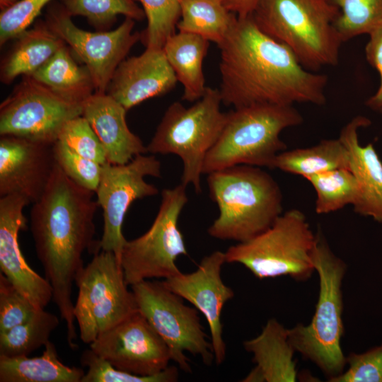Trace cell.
<instances>
[{
	"instance_id": "1",
	"label": "cell",
	"mask_w": 382,
	"mask_h": 382,
	"mask_svg": "<svg viewBox=\"0 0 382 382\" xmlns=\"http://www.w3.org/2000/svg\"><path fill=\"white\" fill-rule=\"evenodd\" d=\"M218 47L225 105L325 103L328 76L305 69L289 47L257 27L251 13L237 16Z\"/></svg>"
},
{
	"instance_id": "2",
	"label": "cell",
	"mask_w": 382,
	"mask_h": 382,
	"mask_svg": "<svg viewBox=\"0 0 382 382\" xmlns=\"http://www.w3.org/2000/svg\"><path fill=\"white\" fill-rule=\"evenodd\" d=\"M95 192L75 183L55 163L41 197L33 203L30 228L37 257L52 288V300L65 322L69 347L77 334L71 300L73 284L84 267L83 254L94 248Z\"/></svg>"
},
{
	"instance_id": "3",
	"label": "cell",
	"mask_w": 382,
	"mask_h": 382,
	"mask_svg": "<svg viewBox=\"0 0 382 382\" xmlns=\"http://www.w3.org/2000/svg\"><path fill=\"white\" fill-rule=\"evenodd\" d=\"M210 197L219 215L207 229L212 238L247 241L268 228L282 214V193L260 167L237 165L207 174Z\"/></svg>"
},
{
	"instance_id": "4",
	"label": "cell",
	"mask_w": 382,
	"mask_h": 382,
	"mask_svg": "<svg viewBox=\"0 0 382 382\" xmlns=\"http://www.w3.org/2000/svg\"><path fill=\"white\" fill-rule=\"evenodd\" d=\"M251 14L307 70L338 64L342 42L335 28L338 9L330 0H260Z\"/></svg>"
},
{
	"instance_id": "5",
	"label": "cell",
	"mask_w": 382,
	"mask_h": 382,
	"mask_svg": "<svg viewBox=\"0 0 382 382\" xmlns=\"http://www.w3.org/2000/svg\"><path fill=\"white\" fill-rule=\"evenodd\" d=\"M314 264L319 278L314 314L308 324L288 328V337L296 352L314 364L329 381L347 365L341 340L345 330L342 286L347 266L320 233L317 235Z\"/></svg>"
},
{
	"instance_id": "6",
	"label": "cell",
	"mask_w": 382,
	"mask_h": 382,
	"mask_svg": "<svg viewBox=\"0 0 382 382\" xmlns=\"http://www.w3.org/2000/svg\"><path fill=\"white\" fill-rule=\"evenodd\" d=\"M301 113L294 105H253L227 112L226 123L204 161L203 174L237 165L272 168L286 145L281 132L301 125Z\"/></svg>"
},
{
	"instance_id": "7",
	"label": "cell",
	"mask_w": 382,
	"mask_h": 382,
	"mask_svg": "<svg viewBox=\"0 0 382 382\" xmlns=\"http://www.w3.org/2000/svg\"><path fill=\"white\" fill-rule=\"evenodd\" d=\"M219 89L207 87L192 106L174 102L166 110L146 146L153 154H175L183 162L181 183L202 192L201 175L205 158L216 142L226 123L227 112L221 110Z\"/></svg>"
},
{
	"instance_id": "8",
	"label": "cell",
	"mask_w": 382,
	"mask_h": 382,
	"mask_svg": "<svg viewBox=\"0 0 382 382\" xmlns=\"http://www.w3.org/2000/svg\"><path fill=\"white\" fill-rule=\"evenodd\" d=\"M316 242L305 214L293 209L254 238L230 246L226 261L242 265L260 279L288 276L304 282L316 272Z\"/></svg>"
},
{
	"instance_id": "9",
	"label": "cell",
	"mask_w": 382,
	"mask_h": 382,
	"mask_svg": "<svg viewBox=\"0 0 382 382\" xmlns=\"http://www.w3.org/2000/svg\"><path fill=\"white\" fill-rule=\"evenodd\" d=\"M79 293L74 314L81 341L93 342L100 334L138 312L127 289L121 264L112 252L100 250L77 274Z\"/></svg>"
},
{
	"instance_id": "10",
	"label": "cell",
	"mask_w": 382,
	"mask_h": 382,
	"mask_svg": "<svg viewBox=\"0 0 382 382\" xmlns=\"http://www.w3.org/2000/svg\"><path fill=\"white\" fill-rule=\"evenodd\" d=\"M186 187L180 183L161 192L158 212L149 230L125 243L121 266L128 286L143 280L174 277L180 270L175 263L187 251L178 227L182 210L188 201Z\"/></svg>"
},
{
	"instance_id": "11",
	"label": "cell",
	"mask_w": 382,
	"mask_h": 382,
	"mask_svg": "<svg viewBox=\"0 0 382 382\" xmlns=\"http://www.w3.org/2000/svg\"><path fill=\"white\" fill-rule=\"evenodd\" d=\"M130 286L139 312L166 343L172 361L180 369L192 372L185 352L199 357L207 366L212 364V346L200 323L197 308L186 306L184 299L163 281L146 279Z\"/></svg>"
},
{
	"instance_id": "12",
	"label": "cell",
	"mask_w": 382,
	"mask_h": 382,
	"mask_svg": "<svg viewBox=\"0 0 382 382\" xmlns=\"http://www.w3.org/2000/svg\"><path fill=\"white\" fill-rule=\"evenodd\" d=\"M146 176L161 177V165L154 156L141 154L125 164L102 165V172L96 191L97 202L103 210V230L96 242L94 253L99 250L112 252L121 264L127 242L122 232L125 216L131 204L139 199L158 193V189L145 180Z\"/></svg>"
},
{
	"instance_id": "13",
	"label": "cell",
	"mask_w": 382,
	"mask_h": 382,
	"mask_svg": "<svg viewBox=\"0 0 382 382\" xmlns=\"http://www.w3.org/2000/svg\"><path fill=\"white\" fill-rule=\"evenodd\" d=\"M83 103L69 100L32 76H24L0 105V135L54 144Z\"/></svg>"
},
{
	"instance_id": "14",
	"label": "cell",
	"mask_w": 382,
	"mask_h": 382,
	"mask_svg": "<svg viewBox=\"0 0 382 382\" xmlns=\"http://www.w3.org/2000/svg\"><path fill=\"white\" fill-rule=\"evenodd\" d=\"M45 21L87 67L96 93H106L117 67L141 39V33L132 31L135 21L127 17L113 30L90 32L81 29L61 3L50 4Z\"/></svg>"
},
{
	"instance_id": "15",
	"label": "cell",
	"mask_w": 382,
	"mask_h": 382,
	"mask_svg": "<svg viewBox=\"0 0 382 382\" xmlns=\"http://www.w3.org/2000/svg\"><path fill=\"white\" fill-rule=\"evenodd\" d=\"M90 348L114 367L138 376L158 374L172 360L166 343L139 311L100 334Z\"/></svg>"
},
{
	"instance_id": "16",
	"label": "cell",
	"mask_w": 382,
	"mask_h": 382,
	"mask_svg": "<svg viewBox=\"0 0 382 382\" xmlns=\"http://www.w3.org/2000/svg\"><path fill=\"white\" fill-rule=\"evenodd\" d=\"M226 262L225 252L216 250L204 256L195 271L190 273L181 272L163 280L168 289L190 302L204 316L217 365L222 364L226 356L221 311L226 303L235 295L221 278V268Z\"/></svg>"
},
{
	"instance_id": "17",
	"label": "cell",
	"mask_w": 382,
	"mask_h": 382,
	"mask_svg": "<svg viewBox=\"0 0 382 382\" xmlns=\"http://www.w3.org/2000/svg\"><path fill=\"white\" fill-rule=\"evenodd\" d=\"M53 144L1 136L0 197L18 194L31 204L39 199L56 163Z\"/></svg>"
},
{
	"instance_id": "18",
	"label": "cell",
	"mask_w": 382,
	"mask_h": 382,
	"mask_svg": "<svg viewBox=\"0 0 382 382\" xmlns=\"http://www.w3.org/2000/svg\"><path fill=\"white\" fill-rule=\"evenodd\" d=\"M29 204L18 194L0 197V269L37 308H45L52 300V286L28 265L18 243L19 232L27 228L23 209Z\"/></svg>"
},
{
	"instance_id": "19",
	"label": "cell",
	"mask_w": 382,
	"mask_h": 382,
	"mask_svg": "<svg viewBox=\"0 0 382 382\" xmlns=\"http://www.w3.org/2000/svg\"><path fill=\"white\" fill-rule=\"evenodd\" d=\"M177 82L163 48L146 47L140 55L121 62L106 93L128 111L143 101L168 93Z\"/></svg>"
},
{
	"instance_id": "20",
	"label": "cell",
	"mask_w": 382,
	"mask_h": 382,
	"mask_svg": "<svg viewBox=\"0 0 382 382\" xmlns=\"http://www.w3.org/2000/svg\"><path fill=\"white\" fill-rule=\"evenodd\" d=\"M127 110L106 93H94L83 106L82 115L98 137L106 153L107 161L125 164L147 152L141 139L128 127Z\"/></svg>"
},
{
	"instance_id": "21",
	"label": "cell",
	"mask_w": 382,
	"mask_h": 382,
	"mask_svg": "<svg viewBox=\"0 0 382 382\" xmlns=\"http://www.w3.org/2000/svg\"><path fill=\"white\" fill-rule=\"evenodd\" d=\"M370 125L366 117L356 116L342 129L339 138L349 151V169L359 184L354 212L382 224V161L372 144L362 146L359 140V129Z\"/></svg>"
},
{
	"instance_id": "22",
	"label": "cell",
	"mask_w": 382,
	"mask_h": 382,
	"mask_svg": "<svg viewBox=\"0 0 382 382\" xmlns=\"http://www.w3.org/2000/svg\"><path fill=\"white\" fill-rule=\"evenodd\" d=\"M287 329L277 319L270 318L257 336L243 342L266 382L296 381V351L289 340Z\"/></svg>"
},
{
	"instance_id": "23",
	"label": "cell",
	"mask_w": 382,
	"mask_h": 382,
	"mask_svg": "<svg viewBox=\"0 0 382 382\" xmlns=\"http://www.w3.org/2000/svg\"><path fill=\"white\" fill-rule=\"evenodd\" d=\"M1 64L0 78L11 83L19 76H32L66 43L46 24L38 21L16 38Z\"/></svg>"
},
{
	"instance_id": "24",
	"label": "cell",
	"mask_w": 382,
	"mask_h": 382,
	"mask_svg": "<svg viewBox=\"0 0 382 382\" xmlns=\"http://www.w3.org/2000/svg\"><path fill=\"white\" fill-rule=\"evenodd\" d=\"M209 46V41L204 37L179 31L169 37L163 47L178 81L183 85L185 100L197 101L207 90L203 61Z\"/></svg>"
},
{
	"instance_id": "25",
	"label": "cell",
	"mask_w": 382,
	"mask_h": 382,
	"mask_svg": "<svg viewBox=\"0 0 382 382\" xmlns=\"http://www.w3.org/2000/svg\"><path fill=\"white\" fill-rule=\"evenodd\" d=\"M84 374L82 369L63 364L50 341L39 357L0 356V382H81Z\"/></svg>"
},
{
	"instance_id": "26",
	"label": "cell",
	"mask_w": 382,
	"mask_h": 382,
	"mask_svg": "<svg viewBox=\"0 0 382 382\" xmlns=\"http://www.w3.org/2000/svg\"><path fill=\"white\" fill-rule=\"evenodd\" d=\"M30 76L76 103H83L95 91L88 69L76 62L66 44Z\"/></svg>"
},
{
	"instance_id": "27",
	"label": "cell",
	"mask_w": 382,
	"mask_h": 382,
	"mask_svg": "<svg viewBox=\"0 0 382 382\" xmlns=\"http://www.w3.org/2000/svg\"><path fill=\"white\" fill-rule=\"evenodd\" d=\"M349 151L338 137L323 139L310 147L284 150L277 155L272 169L306 178L330 170L349 169Z\"/></svg>"
},
{
	"instance_id": "28",
	"label": "cell",
	"mask_w": 382,
	"mask_h": 382,
	"mask_svg": "<svg viewBox=\"0 0 382 382\" xmlns=\"http://www.w3.org/2000/svg\"><path fill=\"white\" fill-rule=\"evenodd\" d=\"M237 16L221 0H185L177 28L219 45L226 37Z\"/></svg>"
},
{
	"instance_id": "29",
	"label": "cell",
	"mask_w": 382,
	"mask_h": 382,
	"mask_svg": "<svg viewBox=\"0 0 382 382\" xmlns=\"http://www.w3.org/2000/svg\"><path fill=\"white\" fill-rule=\"evenodd\" d=\"M59 324L55 314L44 308L37 310L25 323L0 332V356H28L50 341V335Z\"/></svg>"
},
{
	"instance_id": "30",
	"label": "cell",
	"mask_w": 382,
	"mask_h": 382,
	"mask_svg": "<svg viewBox=\"0 0 382 382\" xmlns=\"http://www.w3.org/2000/svg\"><path fill=\"white\" fill-rule=\"evenodd\" d=\"M316 194L315 210L318 214L336 212L352 206L359 195L358 182L350 169L337 168L305 178Z\"/></svg>"
},
{
	"instance_id": "31",
	"label": "cell",
	"mask_w": 382,
	"mask_h": 382,
	"mask_svg": "<svg viewBox=\"0 0 382 382\" xmlns=\"http://www.w3.org/2000/svg\"><path fill=\"white\" fill-rule=\"evenodd\" d=\"M338 9L335 28L342 43L382 25V0H330Z\"/></svg>"
},
{
	"instance_id": "32",
	"label": "cell",
	"mask_w": 382,
	"mask_h": 382,
	"mask_svg": "<svg viewBox=\"0 0 382 382\" xmlns=\"http://www.w3.org/2000/svg\"><path fill=\"white\" fill-rule=\"evenodd\" d=\"M61 4L71 16H84L100 30L110 28L118 15L134 21L146 18L135 0H61Z\"/></svg>"
},
{
	"instance_id": "33",
	"label": "cell",
	"mask_w": 382,
	"mask_h": 382,
	"mask_svg": "<svg viewBox=\"0 0 382 382\" xmlns=\"http://www.w3.org/2000/svg\"><path fill=\"white\" fill-rule=\"evenodd\" d=\"M142 5L147 27L141 33L146 47L163 48L167 39L175 33L185 0H137Z\"/></svg>"
},
{
	"instance_id": "34",
	"label": "cell",
	"mask_w": 382,
	"mask_h": 382,
	"mask_svg": "<svg viewBox=\"0 0 382 382\" xmlns=\"http://www.w3.org/2000/svg\"><path fill=\"white\" fill-rule=\"evenodd\" d=\"M81 361L88 367L81 382H173L178 379L175 366H168L154 376H138L114 367L91 348L82 353Z\"/></svg>"
},
{
	"instance_id": "35",
	"label": "cell",
	"mask_w": 382,
	"mask_h": 382,
	"mask_svg": "<svg viewBox=\"0 0 382 382\" xmlns=\"http://www.w3.org/2000/svg\"><path fill=\"white\" fill-rule=\"evenodd\" d=\"M53 151L56 163L68 178L96 192L101 176V164L79 155L58 140L53 144Z\"/></svg>"
},
{
	"instance_id": "36",
	"label": "cell",
	"mask_w": 382,
	"mask_h": 382,
	"mask_svg": "<svg viewBox=\"0 0 382 382\" xmlns=\"http://www.w3.org/2000/svg\"><path fill=\"white\" fill-rule=\"evenodd\" d=\"M57 140L85 158L101 165L108 162L105 150L101 141L83 115L67 122L61 130Z\"/></svg>"
},
{
	"instance_id": "37",
	"label": "cell",
	"mask_w": 382,
	"mask_h": 382,
	"mask_svg": "<svg viewBox=\"0 0 382 382\" xmlns=\"http://www.w3.org/2000/svg\"><path fill=\"white\" fill-rule=\"evenodd\" d=\"M39 309L0 273V332L25 323Z\"/></svg>"
},
{
	"instance_id": "38",
	"label": "cell",
	"mask_w": 382,
	"mask_h": 382,
	"mask_svg": "<svg viewBox=\"0 0 382 382\" xmlns=\"http://www.w3.org/2000/svg\"><path fill=\"white\" fill-rule=\"evenodd\" d=\"M52 0H19L0 13V45L28 30L42 9Z\"/></svg>"
},
{
	"instance_id": "39",
	"label": "cell",
	"mask_w": 382,
	"mask_h": 382,
	"mask_svg": "<svg viewBox=\"0 0 382 382\" xmlns=\"http://www.w3.org/2000/svg\"><path fill=\"white\" fill-rule=\"evenodd\" d=\"M346 368L330 382H382V343L346 357Z\"/></svg>"
},
{
	"instance_id": "40",
	"label": "cell",
	"mask_w": 382,
	"mask_h": 382,
	"mask_svg": "<svg viewBox=\"0 0 382 382\" xmlns=\"http://www.w3.org/2000/svg\"><path fill=\"white\" fill-rule=\"evenodd\" d=\"M369 35L365 56L369 64L378 73L380 84L376 93L366 100L365 105L372 111L382 115V25Z\"/></svg>"
},
{
	"instance_id": "41",
	"label": "cell",
	"mask_w": 382,
	"mask_h": 382,
	"mask_svg": "<svg viewBox=\"0 0 382 382\" xmlns=\"http://www.w3.org/2000/svg\"><path fill=\"white\" fill-rule=\"evenodd\" d=\"M224 6L237 16H245L254 11L260 0H221Z\"/></svg>"
},
{
	"instance_id": "42",
	"label": "cell",
	"mask_w": 382,
	"mask_h": 382,
	"mask_svg": "<svg viewBox=\"0 0 382 382\" xmlns=\"http://www.w3.org/2000/svg\"><path fill=\"white\" fill-rule=\"evenodd\" d=\"M19 0H0V8L1 10L6 9L12 6Z\"/></svg>"
}]
</instances>
